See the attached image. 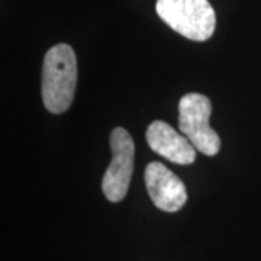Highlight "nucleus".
<instances>
[{
  "instance_id": "1",
  "label": "nucleus",
  "mask_w": 261,
  "mask_h": 261,
  "mask_svg": "<svg viewBox=\"0 0 261 261\" xmlns=\"http://www.w3.org/2000/svg\"><path fill=\"white\" fill-rule=\"evenodd\" d=\"M77 84V58L68 44L48 49L42 67V100L48 112L60 115L71 106Z\"/></svg>"
},
{
  "instance_id": "2",
  "label": "nucleus",
  "mask_w": 261,
  "mask_h": 261,
  "mask_svg": "<svg viewBox=\"0 0 261 261\" xmlns=\"http://www.w3.org/2000/svg\"><path fill=\"white\" fill-rule=\"evenodd\" d=\"M155 10L173 31L192 41H207L214 35L216 15L209 0H157Z\"/></svg>"
},
{
  "instance_id": "3",
  "label": "nucleus",
  "mask_w": 261,
  "mask_h": 261,
  "mask_svg": "<svg viewBox=\"0 0 261 261\" xmlns=\"http://www.w3.org/2000/svg\"><path fill=\"white\" fill-rule=\"evenodd\" d=\"M211 100L200 93L185 94L178 103V126L197 151L214 157L221 149V138L209 125Z\"/></svg>"
},
{
  "instance_id": "4",
  "label": "nucleus",
  "mask_w": 261,
  "mask_h": 261,
  "mask_svg": "<svg viewBox=\"0 0 261 261\" xmlns=\"http://www.w3.org/2000/svg\"><path fill=\"white\" fill-rule=\"evenodd\" d=\"M111 149L112 161L102 178V189L109 202L118 203L128 193L134 173L135 145L125 128L118 126L111 132Z\"/></svg>"
},
{
  "instance_id": "5",
  "label": "nucleus",
  "mask_w": 261,
  "mask_h": 261,
  "mask_svg": "<svg viewBox=\"0 0 261 261\" xmlns=\"http://www.w3.org/2000/svg\"><path fill=\"white\" fill-rule=\"evenodd\" d=\"M145 186L152 203L164 212H177L187 202L185 183L164 164L149 163L145 168Z\"/></svg>"
},
{
  "instance_id": "6",
  "label": "nucleus",
  "mask_w": 261,
  "mask_h": 261,
  "mask_svg": "<svg viewBox=\"0 0 261 261\" xmlns=\"http://www.w3.org/2000/svg\"><path fill=\"white\" fill-rule=\"evenodd\" d=\"M145 138L149 148L171 163L181 166H189L195 163V145L185 134L177 132L166 122H152L147 129Z\"/></svg>"
}]
</instances>
